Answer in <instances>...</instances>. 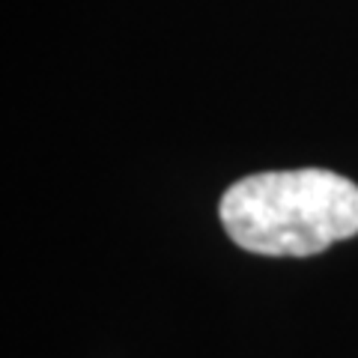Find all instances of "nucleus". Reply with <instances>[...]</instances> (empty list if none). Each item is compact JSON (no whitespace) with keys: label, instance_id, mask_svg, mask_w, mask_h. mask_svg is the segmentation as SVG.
<instances>
[{"label":"nucleus","instance_id":"obj_1","mask_svg":"<svg viewBox=\"0 0 358 358\" xmlns=\"http://www.w3.org/2000/svg\"><path fill=\"white\" fill-rule=\"evenodd\" d=\"M218 215L245 251L310 257L358 233V185L322 167L254 173L224 192Z\"/></svg>","mask_w":358,"mask_h":358}]
</instances>
